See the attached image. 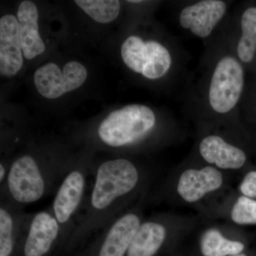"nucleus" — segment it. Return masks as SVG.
<instances>
[{
	"label": "nucleus",
	"mask_w": 256,
	"mask_h": 256,
	"mask_svg": "<svg viewBox=\"0 0 256 256\" xmlns=\"http://www.w3.org/2000/svg\"><path fill=\"white\" fill-rule=\"evenodd\" d=\"M225 43L208 58L200 82V98L204 112L225 117L236 110L245 87L244 65L233 44Z\"/></svg>",
	"instance_id": "1"
},
{
	"label": "nucleus",
	"mask_w": 256,
	"mask_h": 256,
	"mask_svg": "<svg viewBox=\"0 0 256 256\" xmlns=\"http://www.w3.org/2000/svg\"><path fill=\"white\" fill-rule=\"evenodd\" d=\"M222 183V173L214 168L188 169L180 176L178 192L184 200L194 203L201 200L207 193L218 190Z\"/></svg>",
	"instance_id": "9"
},
{
	"label": "nucleus",
	"mask_w": 256,
	"mask_h": 256,
	"mask_svg": "<svg viewBox=\"0 0 256 256\" xmlns=\"http://www.w3.org/2000/svg\"><path fill=\"white\" fill-rule=\"evenodd\" d=\"M228 4L222 0H202L184 6L178 14V23L194 36L206 40L223 21Z\"/></svg>",
	"instance_id": "6"
},
{
	"label": "nucleus",
	"mask_w": 256,
	"mask_h": 256,
	"mask_svg": "<svg viewBox=\"0 0 256 256\" xmlns=\"http://www.w3.org/2000/svg\"><path fill=\"white\" fill-rule=\"evenodd\" d=\"M13 222L11 216L0 210V256H10L13 250Z\"/></svg>",
	"instance_id": "20"
},
{
	"label": "nucleus",
	"mask_w": 256,
	"mask_h": 256,
	"mask_svg": "<svg viewBox=\"0 0 256 256\" xmlns=\"http://www.w3.org/2000/svg\"><path fill=\"white\" fill-rule=\"evenodd\" d=\"M58 233L56 220L50 214L40 212L32 220L24 246L25 256H42L50 250Z\"/></svg>",
	"instance_id": "12"
},
{
	"label": "nucleus",
	"mask_w": 256,
	"mask_h": 256,
	"mask_svg": "<svg viewBox=\"0 0 256 256\" xmlns=\"http://www.w3.org/2000/svg\"><path fill=\"white\" fill-rule=\"evenodd\" d=\"M138 182V170L131 162L117 159L102 163L92 192V206L98 210L107 208L118 197L136 188Z\"/></svg>",
	"instance_id": "4"
},
{
	"label": "nucleus",
	"mask_w": 256,
	"mask_h": 256,
	"mask_svg": "<svg viewBox=\"0 0 256 256\" xmlns=\"http://www.w3.org/2000/svg\"><path fill=\"white\" fill-rule=\"evenodd\" d=\"M239 26L240 34L233 46L237 58L244 65L252 63L256 54V6H249L242 11Z\"/></svg>",
	"instance_id": "15"
},
{
	"label": "nucleus",
	"mask_w": 256,
	"mask_h": 256,
	"mask_svg": "<svg viewBox=\"0 0 256 256\" xmlns=\"http://www.w3.org/2000/svg\"><path fill=\"white\" fill-rule=\"evenodd\" d=\"M75 3L92 20L100 24L114 21L120 12V3L117 0H76Z\"/></svg>",
	"instance_id": "18"
},
{
	"label": "nucleus",
	"mask_w": 256,
	"mask_h": 256,
	"mask_svg": "<svg viewBox=\"0 0 256 256\" xmlns=\"http://www.w3.org/2000/svg\"><path fill=\"white\" fill-rule=\"evenodd\" d=\"M121 57L130 70L148 80H156L176 72L180 54L176 48L138 35L127 37L121 46Z\"/></svg>",
	"instance_id": "2"
},
{
	"label": "nucleus",
	"mask_w": 256,
	"mask_h": 256,
	"mask_svg": "<svg viewBox=\"0 0 256 256\" xmlns=\"http://www.w3.org/2000/svg\"><path fill=\"white\" fill-rule=\"evenodd\" d=\"M5 174V169L2 164H0V180L2 181Z\"/></svg>",
	"instance_id": "22"
},
{
	"label": "nucleus",
	"mask_w": 256,
	"mask_h": 256,
	"mask_svg": "<svg viewBox=\"0 0 256 256\" xmlns=\"http://www.w3.org/2000/svg\"><path fill=\"white\" fill-rule=\"evenodd\" d=\"M242 242L224 238L216 229H210L204 234L201 242L202 254L204 256L238 255L244 250Z\"/></svg>",
	"instance_id": "17"
},
{
	"label": "nucleus",
	"mask_w": 256,
	"mask_h": 256,
	"mask_svg": "<svg viewBox=\"0 0 256 256\" xmlns=\"http://www.w3.org/2000/svg\"><path fill=\"white\" fill-rule=\"evenodd\" d=\"M23 64L18 18L4 15L0 20V73L4 77L14 76Z\"/></svg>",
	"instance_id": "8"
},
{
	"label": "nucleus",
	"mask_w": 256,
	"mask_h": 256,
	"mask_svg": "<svg viewBox=\"0 0 256 256\" xmlns=\"http://www.w3.org/2000/svg\"><path fill=\"white\" fill-rule=\"evenodd\" d=\"M166 230L161 224L148 222L140 226L128 250V256H153L164 242Z\"/></svg>",
	"instance_id": "16"
},
{
	"label": "nucleus",
	"mask_w": 256,
	"mask_h": 256,
	"mask_svg": "<svg viewBox=\"0 0 256 256\" xmlns=\"http://www.w3.org/2000/svg\"><path fill=\"white\" fill-rule=\"evenodd\" d=\"M8 186L14 200L21 203H32L43 196L44 182L32 156H23L14 162L8 176Z\"/></svg>",
	"instance_id": "7"
},
{
	"label": "nucleus",
	"mask_w": 256,
	"mask_h": 256,
	"mask_svg": "<svg viewBox=\"0 0 256 256\" xmlns=\"http://www.w3.org/2000/svg\"><path fill=\"white\" fill-rule=\"evenodd\" d=\"M232 256H247L246 254H238V255Z\"/></svg>",
	"instance_id": "23"
},
{
	"label": "nucleus",
	"mask_w": 256,
	"mask_h": 256,
	"mask_svg": "<svg viewBox=\"0 0 256 256\" xmlns=\"http://www.w3.org/2000/svg\"><path fill=\"white\" fill-rule=\"evenodd\" d=\"M38 10L32 1L22 2L18 6V20L23 55L28 60L42 54L45 45L38 28Z\"/></svg>",
	"instance_id": "11"
},
{
	"label": "nucleus",
	"mask_w": 256,
	"mask_h": 256,
	"mask_svg": "<svg viewBox=\"0 0 256 256\" xmlns=\"http://www.w3.org/2000/svg\"><path fill=\"white\" fill-rule=\"evenodd\" d=\"M86 68L76 60H70L60 68L54 63L40 67L34 76L37 92L47 99H56L82 86L86 80Z\"/></svg>",
	"instance_id": "5"
},
{
	"label": "nucleus",
	"mask_w": 256,
	"mask_h": 256,
	"mask_svg": "<svg viewBox=\"0 0 256 256\" xmlns=\"http://www.w3.org/2000/svg\"><path fill=\"white\" fill-rule=\"evenodd\" d=\"M198 150L205 161L215 164L220 169H239L246 161V154L242 149L229 144L224 138L216 134L203 138Z\"/></svg>",
	"instance_id": "10"
},
{
	"label": "nucleus",
	"mask_w": 256,
	"mask_h": 256,
	"mask_svg": "<svg viewBox=\"0 0 256 256\" xmlns=\"http://www.w3.org/2000/svg\"><path fill=\"white\" fill-rule=\"evenodd\" d=\"M240 190L244 196L256 197V172H250L242 180Z\"/></svg>",
	"instance_id": "21"
},
{
	"label": "nucleus",
	"mask_w": 256,
	"mask_h": 256,
	"mask_svg": "<svg viewBox=\"0 0 256 256\" xmlns=\"http://www.w3.org/2000/svg\"><path fill=\"white\" fill-rule=\"evenodd\" d=\"M84 178L78 171L70 172L64 180L54 203V210L60 223L68 222L78 207L84 194Z\"/></svg>",
	"instance_id": "14"
},
{
	"label": "nucleus",
	"mask_w": 256,
	"mask_h": 256,
	"mask_svg": "<svg viewBox=\"0 0 256 256\" xmlns=\"http://www.w3.org/2000/svg\"><path fill=\"white\" fill-rule=\"evenodd\" d=\"M140 226L138 216L128 214L111 227L99 256H124Z\"/></svg>",
	"instance_id": "13"
},
{
	"label": "nucleus",
	"mask_w": 256,
	"mask_h": 256,
	"mask_svg": "<svg viewBox=\"0 0 256 256\" xmlns=\"http://www.w3.org/2000/svg\"><path fill=\"white\" fill-rule=\"evenodd\" d=\"M232 218L240 225L256 224V201L246 196L239 197L232 210Z\"/></svg>",
	"instance_id": "19"
},
{
	"label": "nucleus",
	"mask_w": 256,
	"mask_h": 256,
	"mask_svg": "<svg viewBox=\"0 0 256 256\" xmlns=\"http://www.w3.org/2000/svg\"><path fill=\"white\" fill-rule=\"evenodd\" d=\"M156 117L150 108L140 104L112 111L100 124L99 137L111 146L132 144L146 137L156 126Z\"/></svg>",
	"instance_id": "3"
}]
</instances>
